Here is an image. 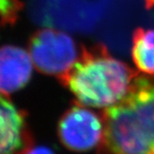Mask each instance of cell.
<instances>
[{
	"label": "cell",
	"mask_w": 154,
	"mask_h": 154,
	"mask_svg": "<svg viewBox=\"0 0 154 154\" xmlns=\"http://www.w3.org/2000/svg\"><path fill=\"white\" fill-rule=\"evenodd\" d=\"M138 73L111 57L104 45L82 46L79 57L60 79L85 106L108 108L121 103Z\"/></svg>",
	"instance_id": "6da1fadb"
},
{
	"label": "cell",
	"mask_w": 154,
	"mask_h": 154,
	"mask_svg": "<svg viewBox=\"0 0 154 154\" xmlns=\"http://www.w3.org/2000/svg\"><path fill=\"white\" fill-rule=\"evenodd\" d=\"M103 131L97 154H150L154 147L134 110L123 100L101 115Z\"/></svg>",
	"instance_id": "7a4b0ae2"
},
{
	"label": "cell",
	"mask_w": 154,
	"mask_h": 154,
	"mask_svg": "<svg viewBox=\"0 0 154 154\" xmlns=\"http://www.w3.org/2000/svg\"><path fill=\"white\" fill-rule=\"evenodd\" d=\"M29 54L39 72L58 79L73 67L80 54L71 36L54 29L36 31L30 38Z\"/></svg>",
	"instance_id": "3957f363"
},
{
	"label": "cell",
	"mask_w": 154,
	"mask_h": 154,
	"mask_svg": "<svg viewBox=\"0 0 154 154\" xmlns=\"http://www.w3.org/2000/svg\"><path fill=\"white\" fill-rule=\"evenodd\" d=\"M103 131L102 118L76 104L61 117L58 134L61 142L74 151H87L99 145Z\"/></svg>",
	"instance_id": "277c9868"
},
{
	"label": "cell",
	"mask_w": 154,
	"mask_h": 154,
	"mask_svg": "<svg viewBox=\"0 0 154 154\" xmlns=\"http://www.w3.org/2000/svg\"><path fill=\"white\" fill-rule=\"evenodd\" d=\"M1 144L0 154H27L34 139L26 123L25 113L19 110L7 95H1Z\"/></svg>",
	"instance_id": "5b68a950"
},
{
	"label": "cell",
	"mask_w": 154,
	"mask_h": 154,
	"mask_svg": "<svg viewBox=\"0 0 154 154\" xmlns=\"http://www.w3.org/2000/svg\"><path fill=\"white\" fill-rule=\"evenodd\" d=\"M33 61L29 53L18 46L5 45L0 53V89L8 96L29 82Z\"/></svg>",
	"instance_id": "8992f818"
},
{
	"label": "cell",
	"mask_w": 154,
	"mask_h": 154,
	"mask_svg": "<svg viewBox=\"0 0 154 154\" xmlns=\"http://www.w3.org/2000/svg\"><path fill=\"white\" fill-rule=\"evenodd\" d=\"M124 101L134 110L154 147V79L138 75Z\"/></svg>",
	"instance_id": "52a82bcc"
},
{
	"label": "cell",
	"mask_w": 154,
	"mask_h": 154,
	"mask_svg": "<svg viewBox=\"0 0 154 154\" xmlns=\"http://www.w3.org/2000/svg\"><path fill=\"white\" fill-rule=\"evenodd\" d=\"M132 57L139 71L154 77V29L138 28L135 31Z\"/></svg>",
	"instance_id": "ba28073f"
},
{
	"label": "cell",
	"mask_w": 154,
	"mask_h": 154,
	"mask_svg": "<svg viewBox=\"0 0 154 154\" xmlns=\"http://www.w3.org/2000/svg\"><path fill=\"white\" fill-rule=\"evenodd\" d=\"M21 8L22 2L21 0H1L2 25H13L15 23Z\"/></svg>",
	"instance_id": "9c48e42d"
},
{
	"label": "cell",
	"mask_w": 154,
	"mask_h": 154,
	"mask_svg": "<svg viewBox=\"0 0 154 154\" xmlns=\"http://www.w3.org/2000/svg\"><path fill=\"white\" fill-rule=\"evenodd\" d=\"M27 154H55V153L49 148L37 147V148H33Z\"/></svg>",
	"instance_id": "30bf717a"
},
{
	"label": "cell",
	"mask_w": 154,
	"mask_h": 154,
	"mask_svg": "<svg viewBox=\"0 0 154 154\" xmlns=\"http://www.w3.org/2000/svg\"><path fill=\"white\" fill-rule=\"evenodd\" d=\"M145 3L148 8H151L152 7H154V0H145Z\"/></svg>",
	"instance_id": "8fae6325"
},
{
	"label": "cell",
	"mask_w": 154,
	"mask_h": 154,
	"mask_svg": "<svg viewBox=\"0 0 154 154\" xmlns=\"http://www.w3.org/2000/svg\"><path fill=\"white\" fill-rule=\"evenodd\" d=\"M150 154H154V151H153V152H152V153H150Z\"/></svg>",
	"instance_id": "7c38bea8"
}]
</instances>
